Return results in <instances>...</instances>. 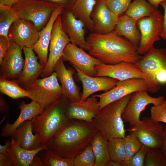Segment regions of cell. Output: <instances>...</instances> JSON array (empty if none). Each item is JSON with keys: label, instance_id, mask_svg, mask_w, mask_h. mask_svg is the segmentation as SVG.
<instances>
[{"label": "cell", "instance_id": "obj_2", "mask_svg": "<svg viewBox=\"0 0 166 166\" xmlns=\"http://www.w3.org/2000/svg\"><path fill=\"white\" fill-rule=\"evenodd\" d=\"M97 131L92 123L69 120L45 145L47 149L62 157L73 159L90 144Z\"/></svg>", "mask_w": 166, "mask_h": 166}, {"label": "cell", "instance_id": "obj_27", "mask_svg": "<svg viewBox=\"0 0 166 166\" xmlns=\"http://www.w3.org/2000/svg\"><path fill=\"white\" fill-rule=\"evenodd\" d=\"M11 144L9 154L12 166H30L34 156L40 151L47 149L45 144H42L37 148L28 150L19 146L11 137Z\"/></svg>", "mask_w": 166, "mask_h": 166}, {"label": "cell", "instance_id": "obj_18", "mask_svg": "<svg viewBox=\"0 0 166 166\" xmlns=\"http://www.w3.org/2000/svg\"><path fill=\"white\" fill-rule=\"evenodd\" d=\"M61 15L62 26L68 35L70 42L88 51L89 46L85 37L84 23L77 19L71 10L64 9Z\"/></svg>", "mask_w": 166, "mask_h": 166}, {"label": "cell", "instance_id": "obj_46", "mask_svg": "<svg viewBox=\"0 0 166 166\" xmlns=\"http://www.w3.org/2000/svg\"><path fill=\"white\" fill-rule=\"evenodd\" d=\"M9 108L6 102L2 96L0 97V113L1 114L7 112Z\"/></svg>", "mask_w": 166, "mask_h": 166}, {"label": "cell", "instance_id": "obj_35", "mask_svg": "<svg viewBox=\"0 0 166 166\" xmlns=\"http://www.w3.org/2000/svg\"><path fill=\"white\" fill-rule=\"evenodd\" d=\"M144 166H166V157L161 149L148 148L145 156Z\"/></svg>", "mask_w": 166, "mask_h": 166}, {"label": "cell", "instance_id": "obj_12", "mask_svg": "<svg viewBox=\"0 0 166 166\" xmlns=\"http://www.w3.org/2000/svg\"><path fill=\"white\" fill-rule=\"evenodd\" d=\"M95 77L106 76L119 81L132 78H140L145 81L147 85L148 79L147 75L136 64L122 62L114 65L101 63L95 66Z\"/></svg>", "mask_w": 166, "mask_h": 166}, {"label": "cell", "instance_id": "obj_34", "mask_svg": "<svg viewBox=\"0 0 166 166\" xmlns=\"http://www.w3.org/2000/svg\"><path fill=\"white\" fill-rule=\"evenodd\" d=\"M39 153L45 166H74L73 159L62 157L47 149Z\"/></svg>", "mask_w": 166, "mask_h": 166}, {"label": "cell", "instance_id": "obj_26", "mask_svg": "<svg viewBox=\"0 0 166 166\" xmlns=\"http://www.w3.org/2000/svg\"><path fill=\"white\" fill-rule=\"evenodd\" d=\"M136 22L125 14L119 16L113 33L122 36L138 47L140 39V33L136 26Z\"/></svg>", "mask_w": 166, "mask_h": 166}, {"label": "cell", "instance_id": "obj_37", "mask_svg": "<svg viewBox=\"0 0 166 166\" xmlns=\"http://www.w3.org/2000/svg\"><path fill=\"white\" fill-rule=\"evenodd\" d=\"M126 152L125 160L123 162L129 161L134 155L141 148L142 144L134 134L129 133L124 137Z\"/></svg>", "mask_w": 166, "mask_h": 166}, {"label": "cell", "instance_id": "obj_3", "mask_svg": "<svg viewBox=\"0 0 166 166\" xmlns=\"http://www.w3.org/2000/svg\"><path fill=\"white\" fill-rule=\"evenodd\" d=\"M131 94L107 105L93 119L92 123L108 140L125 136L126 130L122 116Z\"/></svg>", "mask_w": 166, "mask_h": 166}, {"label": "cell", "instance_id": "obj_48", "mask_svg": "<svg viewBox=\"0 0 166 166\" xmlns=\"http://www.w3.org/2000/svg\"><path fill=\"white\" fill-rule=\"evenodd\" d=\"M20 0H0V4L12 7Z\"/></svg>", "mask_w": 166, "mask_h": 166}, {"label": "cell", "instance_id": "obj_23", "mask_svg": "<svg viewBox=\"0 0 166 166\" xmlns=\"http://www.w3.org/2000/svg\"><path fill=\"white\" fill-rule=\"evenodd\" d=\"M64 8L58 6L53 12L45 26L40 31L39 38L36 42L29 48L37 54L39 63L44 67L48 59V49L49 46L53 27L56 19L61 14Z\"/></svg>", "mask_w": 166, "mask_h": 166}, {"label": "cell", "instance_id": "obj_6", "mask_svg": "<svg viewBox=\"0 0 166 166\" xmlns=\"http://www.w3.org/2000/svg\"><path fill=\"white\" fill-rule=\"evenodd\" d=\"M58 6L43 0H20L11 7L19 18L31 22L40 31Z\"/></svg>", "mask_w": 166, "mask_h": 166}, {"label": "cell", "instance_id": "obj_20", "mask_svg": "<svg viewBox=\"0 0 166 166\" xmlns=\"http://www.w3.org/2000/svg\"><path fill=\"white\" fill-rule=\"evenodd\" d=\"M75 69L69 67L67 68L62 57L54 67V71L57 73L58 80L61 83L63 97L69 101H80L81 95L80 88L74 79Z\"/></svg>", "mask_w": 166, "mask_h": 166}, {"label": "cell", "instance_id": "obj_28", "mask_svg": "<svg viewBox=\"0 0 166 166\" xmlns=\"http://www.w3.org/2000/svg\"><path fill=\"white\" fill-rule=\"evenodd\" d=\"M95 157L94 166H107L110 160L108 140L98 130L90 143Z\"/></svg>", "mask_w": 166, "mask_h": 166}, {"label": "cell", "instance_id": "obj_5", "mask_svg": "<svg viewBox=\"0 0 166 166\" xmlns=\"http://www.w3.org/2000/svg\"><path fill=\"white\" fill-rule=\"evenodd\" d=\"M148 78V91L155 93L166 86V49L152 47L136 63Z\"/></svg>", "mask_w": 166, "mask_h": 166}, {"label": "cell", "instance_id": "obj_25", "mask_svg": "<svg viewBox=\"0 0 166 166\" xmlns=\"http://www.w3.org/2000/svg\"><path fill=\"white\" fill-rule=\"evenodd\" d=\"M31 122L28 120L16 130L11 136L20 147L28 150L35 149L42 144L40 135L33 134Z\"/></svg>", "mask_w": 166, "mask_h": 166}, {"label": "cell", "instance_id": "obj_29", "mask_svg": "<svg viewBox=\"0 0 166 166\" xmlns=\"http://www.w3.org/2000/svg\"><path fill=\"white\" fill-rule=\"evenodd\" d=\"M97 0H76L71 10L91 33L94 32V24L90 17Z\"/></svg>", "mask_w": 166, "mask_h": 166}, {"label": "cell", "instance_id": "obj_52", "mask_svg": "<svg viewBox=\"0 0 166 166\" xmlns=\"http://www.w3.org/2000/svg\"></svg>", "mask_w": 166, "mask_h": 166}, {"label": "cell", "instance_id": "obj_15", "mask_svg": "<svg viewBox=\"0 0 166 166\" xmlns=\"http://www.w3.org/2000/svg\"><path fill=\"white\" fill-rule=\"evenodd\" d=\"M39 33L32 22L18 18L10 26L8 37L23 49L34 44L38 39Z\"/></svg>", "mask_w": 166, "mask_h": 166}, {"label": "cell", "instance_id": "obj_41", "mask_svg": "<svg viewBox=\"0 0 166 166\" xmlns=\"http://www.w3.org/2000/svg\"><path fill=\"white\" fill-rule=\"evenodd\" d=\"M11 42L9 38L0 36V64L9 49Z\"/></svg>", "mask_w": 166, "mask_h": 166}, {"label": "cell", "instance_id": "obj_50", "mask_svg": "<svg viewBox=\"0 0 166 166\" xmlns=\"http://www.w3.org/2000/svg\"><path fill=\"white\" fill-rule=\"evenodd\" d=\"M148 2L155 9H158L161 2L166 0H147Z\"/></svg>", "mask_w": 166, "mask_h": 166}, {"label": "cell", "instance_id": "obj_36", "mask_svg": "<svg viewBox=\"0 0 166 166\" xmlns=\"http://www.w3.org/2000/svg\"><path fill=\"white\" fill-rule=\"evenodd\" d=\"M95 162V157L90 143L73 159L74 166H94Z\"/></svg>", "mask_w": 166, "mask_h": 166}, {"label": "cell", "instance_id": "obj_32", "mask_svg": "<svg viewBox=\"0 0 166 166\" xmlns=\"http://www.w3.org/2000/svg\"><path fill=\"white\" fill-rule=\"evenodd\" d=\"M19 18L11 7L0 4V36L8 38L9 28Z\"/></svg>", "mask_w": 166, "mask_h": 166}, {"label": "cell", "instance_id": "obj_49", "mask_svg": "<svg viewBox=\"0 0 166 166\" xmlns=\"http://www.w3.org/2000/svg\"><path fill=\"white\" fill-rule=\"evenodd\" d=\"M164 137L163 144L160 148L166 157V124L164 127Z\"/></svg>", "mask_w": 166, "mask_h": 166}, {"label": "cell", "instance_id": "obj_16", "mask_svg": "<svg viewBox=\"0 0 166 166\" xmlns=\"http://www.w3.org/2000/svg\"><path fill=\"white\" fill-rule=\"evenodd\" d=\"M99 110L97 98L92 95L83 101H68L65 114L69 120H83L92 123L93 119Z\"/></svg>", "mask_w": 166, "mask_h": 166}, {"label": "cell", "instance_id": "obj_4", "mask_svg": "<svg viewBox=\"0 0 166 166\" xmlns=\"http://www.w3.org/2000/svg\"><path fill=\"white\" fill-rule=\"evenodd\" d=\"M68 101L63 96L30 120L33 132L39 134L42 144H45L69 121L65 114Z\"/></svg>", "mask_w": 166, "mask_h": 166}, {"label": "cell", "instance_id": "obj_19", "mask_svg": "<svg viewBox=\"0 0 166 166\" xmlns=\"http://www.w3.org/2000/svg\"><path fill=\"white\" fill-rule=\"evenodd\" d=\"M22 49L11 41L10 47L0 64V77L9 80H17L22 70L25 62Z\"/></svg>", "mask_w": 166, "mask_h": 166}, {"label": "cell", "instance_id": "obj_24", "mask_svg": "<svg viewBox=\"0 0 166 166\" xmlns=\"http://www.w3.org/2000/svg\"><path fill=\"white\" fill-rule=\"evenodd\" d=\"M18 109H20L19 116L12 124L8 122L1 129L2 137H8L11 136L16 129L25 121L30 120L33 118L41 114L44 109L38 103L34 100L29 104L24 101L19 104Z\"/></svg>", "mask_w": 166, "mask_h": 166}, {"label": "cell", "instance_id": "obj_1", "mask_svg": "<svg viewBox=\"0 0 166 166\" xmlns=\"http://www.w3.org/2000/svg\"><path fill=\"white\" fill-rule=\"evenodd\" d=\"M86 40L89 53L105 64L136 63L142 57L138 53L137 47L113 32L105 34L91 32Z\"/></svg>", "mask_w": 166, "mask_h": 166}, {"label": "cell", "instance_id": "obj_31", "mask_svg": "<svg viewBox=\"0 0 166 166\" xmlns=\"http://www.w3.org/2000/svg\"><path fill=\"white\" fill-rule=\"evenodd\" d=\"M0 92L13 99L29 97L26 90L22 88L17 80H9L0 77Z\"/></svg>", "mask_w": 166, "mask_h": 166}, {"label": "cell", "instance_id": "obj_9", "mask_svg": "<svg viewBox=\"0 0 166 166\" xmlns=\"http://www.w3.org/2000/svg\"><path fill=\"white\" fill-rule=\"evenodd\" d=\"M163 124L144 117L137 124L131 125L126 131L135 135L142 145L149 148H160L163 142L164 128Z\"/></svg>", "mask_w": 166, "mask_h": 166}, {"label": "cell", "instance_id": "obj_30", "mask_svg": "<svg viewBox=\"0 0 166 166\" xmlns=\"http://www.w3.org/2000/svg\"><path fill=\"white\" fill-rule=\"evenodd\" d=\"M156 9L145 0H133L125 14L137 22L140 19L151 15Z\"/></svg>", "mask_w": 166, "mask_h": 166}, {"label": "cell", "instance_id": "obj_13", "mask_svg": "<svg viewBox=\"0 0 166 166\" xmlns=\"http://www.w3.org/2000/svg\"><path fill=\"white\" fill-rule=\"evenodd\" d=\"M62 57L64 61H69L73 68L91 77L95 76L97 73L95 66L101 63L84 49L71 42L65 48Z\"/></svg>", "mask_w": 166, "mask_h": 166}, {"label": "cell", "instance_id": "obj_8", "mask_svg": "<svg viewBox=\"0 0 166 166\" xmlns=\"http://www.w3.org/2000/svg\"><path fill=\"white\" fill-rule=\"evenodd\" d=\"M164 14L158 9L150 16L139 19L137 24L140 33V39L137 47L140 54H145L160 40V34L163 29Z\"/></svg>", "mask_w": 166, "mask_h": 166}, {"label": "cell", "instance_id": "obj_22", "mask_svg": "<svg viewBox=\"0 0 166 166\" xmlns=\"http://www.w3.org/2000/svg\"><path fill=\"white\" fill-rule=\"evenodd\" d=\"M77 73L82 85L83 91L80 101L86 100L99 91H107L115 87L119 81L108 77H91L85 74L77 68H74Z\"/></svg>", "mask_w": 166, "mask_h": 166}, {"label": "cell", "instance_id": "obj_45", "mask_svg": "<svg viewBox=\"0 0 166 166\" xmlns=\"http://www.w3.org/2000/svg\"><path fill=\"white\" fill-rule=\"evenodd\" d=\"M11 140H6L4 145L0 144V153L9 154L10 152Z\"/></svg>", "mask_w": 166, "mask_h": 166}, {"label": "cell", "instance_id": "obj_14", "mask_svg": "<svg viewBox=\"0 0 166 166\" xmlns=\"http://www.w3.org/2000/svg\"><path fill=\"white\" fill-rule=\"evenodd\" d=\"M148 87L143 79L132 78L119 81L114 88L101 94L93 95L99 99L100 110L107 105L132 93L147 91Z\"/></svg>", "mask_w": 166, "mask_h": 166}, {"label": "cell", "instance_id": "obj_51", "mask_svg": "<svg viewBox=\"0 0 166 166\" xmlns=\"http://www.w3.org/2000/svg\"><path fill=\"white\" fill-rule=\"evenodd\" d=\"M107 166H123V165L121 162L110 160Z\"/></svg>", "mask_w": 166, "mask_h": 166}, {"label": "cell", "instance_id": "obj_11", "mask_svg": "<svg viewBox=\"0 0 166 166\" xmlns=\"http://www.w3.org/2000/svg\"><path fill=\"white\" fill-rule=\"evenodd\" d=\"M165 100L163 96L153 97L148 93L147 91L134 92L123 113L122 117L123 121L128 123L130 126L138 123L140 121V116L148 105H156L162 103Z\"/></svg>", "mask_w": 166, "mask_h": 166}, {"label": "cell", "instance_id": "obj_21", "mask_svg": "<svg viewBox=\"0 0 166 166\" xmlns=\"http://www.w3.org/2000/svg\"><path fill=\"white\" fill-rule=\"evenodd\" d=\"M22 49L25 55L24 64L17 80L22 88L27 90L40 76L44 66L38 62V57L32 49L25 47Z\"/></svg>", "mask_w": 166, "mask_h": 166}, {"label": "cell", "instance_id": "obj_42", "mask_svg": "<svg viewBox=\"0 0 166 166\" xmlns=\"http://www.w3.org/2000/svg\"><path fill=\"white\" fill-rule=\"evenodd\" d=\"M71 10L76 0H43Z\"/></svg>", "mask_w": 166, "mask_h": 166}, {"label": "cell", "instance_id": "obj_44", "mask_svg": "<svg viewBox=\"0 0 166 166\" xmlns=\"http://www.w3.org/2000/svg\"><path fill=\"white\" fill-rule=\"evenodd\" d=\"M0 166H12V163L9 154L0 153Z\"/></svg>", "mask_w": 166, "mask_h": 166}, {"label": "cell", "instance_id": "obj_38", "mask_svg": "<svg viewBox=\"0 0 166 166\" xmlns=\"http://www.w3.org/2000/svg\"><path fill=\"white\" fill-rule=\"evenodd\" d=\"M132 0H106L108 7L119 16L125 12L129 7Z\"/></svg>", "mask_w": 166, "mask_h": 166}, {"label": "cell", "instance_id": "obj_39", "mask_svg": "<svg viewBox=\"0 0 166 166\" xmlns=\"http://www.w3.org/2000/svg\"><path fill=\"white\" fill-rule=\"evenodd\" d=\"M150 113V117L154 121L166 124V100L160 104L152 106Z\"/></svg>", "mask_w": 166, "mask_h": 166}, {"label": "cell", "instance_id": "obj_33", "mask_svg": "<svg viewBox=\"0 0 166 166\" xmlns=\"http://www.w3.org/2000/svg\"><path fill=\"white\" fill-rule=\"evenodd\" d=\"M108 148L110 160L123 162L126 152L124 138L114 137L108 140Z\"/></svg>", "mask_w": 166, "mask_h": 166}, {"label": "cell", "instance_id": "obj_7", "mask_svg": "<svg viewBox=\"0 0 166 166\" xmlns=\"http://www.w3.org/2000/svg\"><path fill=\"white\" fill-rule=\"evenodd\" d=\"M26 91L28 98L36 101L44 109L63 96L55 71L49 76L38 78Z\"/></svg>", "mask_w": 166, "mask_h": 166}, {"label": "cell", "instance_id": "obj_10", "mask_svg": "<svg viewBox=\"0 0 166 166\" xmlns=\"http://www.w3.org/2000/svg\"><path fill=\"white\" fill-rule=\"evenodd\" d=\"M70 42L69 37L62 26L60 14L56 19L53 27L48 61L40 75L41 77L49 76L54 72L56 63L62 56L65 48Z\"/></svg>", "mask_w": 166, "mask_h": 166}, {"label": "cell", "instance_id": "obj_40", "mask_svg": "<svg viewBox=\"0 0 166 166\" xmlns=\"http://www.w3.org/2000/svg\"><path fill=\"white\" fill-rule=\"evenodd\" d=\"M148 148L142 145L140 150L136 153L130 160L122 163L123 166H143L145 156Z\"/></svg>", "mask_w": 166, "mask_h": 166}, {"label": "cell", "instance_id": "obj_47", "mask_svg": "<svg viewBox=\"0 0 166 166\" xmlns=\"http://www.w3.org/2000/svg\"><path fill=\"white\" fill-rule=\"evenodd\" d=\"M30 166H45V165L42 160L39 153L37 154L34 157Z\"/></svg>", "mask_w": 166, "mask_h": 166}, {"label": "cell", "instance_id": "obj_17", "mask_svg": "<svg viewBox=\"0 0 166 166\" xmlns=\"http://www.w3.org/2000/svg\"><path fill=\"white\" fill-rule=\"evenodd\" d=\"M119 17L108 7L105 0H97L90 15L94 24L93 33L105 34L113 32Z\"/></svg>", "mask_w": 166, "mask_h": 166}, {"label": "cell", "instance_id": "obj_43", "mask_svg": "<svg viewBox=\"0 0 166 166\" xmlns=\"http://www.w3.org/2000/svg\"><path fill=\"white\" fill-rule=\"evenodd\" d=\"M160 5L164 9V14L163 29L160 36L161 38L165 40L166 39V1L162 2Z\"/></svg>", "mask_w": 166, "mask_h": 166}]
</instances>
